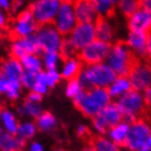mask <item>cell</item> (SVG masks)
<instances>
[{"label": "cell", "mask_w": 151, "mask_h": 151, "mask_svg": "<svg viewBox=\"0 0 151 151\" xmlns=\"http://www.w3.org/2000/svg\"><path fill=\"white\" fill-rule=\"evenodd\" d=\"M42 99H43V96L40 94H37V93H35V92H33V91H31L30 93L27 95V98H25V100H27V101H30V102H34V103H41Z\"/></svg>", "instance_id": "60d3db41"}, {"label": "cell", "mask_w": 151, "mask_h": 151, "mask_svg": "<svg viewBox=\"0 0 151 151\" xmlns=\"http://www.w3.org/2000/svg\"><path fill=\"white\" fill-rule=\"evenodd\" d=\"M140 7H142L148 12L151 13V0H142V1H140Z\"/></svg>", "instance_id": "bcb514c9"}, {"label": "cell", "mask_w": 151, "mask_h": 151, "mask_svg": "<svg viewBox=\"0 0 151 151\" xmlns=\"http://www.w3.org/2000/svg\"><path fill=\"white\" fill-rule=\"evenodd\" d=\"M94 27L96 40L104 42V43H109V44L113 42L115 31H114L112 23L110 22V19L98 17L96 21L94 22Z\"/></svg>", "instance_id": "d6986e66"}, {"label": "cell", "mask_w": 151, "mask_h": 151, "mask_svg": "<svg viewBox=\"0 0 151 151\" xmlns=\"http://www.w3.org/2000/svg\"><path fill=\"white\" fill-rule=\"evenodd\" d=\"M24 69L19 59L10 57L6 60H2L0 64V75L12 82H20Z\"/></svg>", "instance_id": "ac0fdd59"}, {"label": "cell", "mask_w": 151, "mask_h": 151, "mask_svg": "<svg viewBox=\"0 0 151 151\" xmlns=\"http://www.w3.org/2000/svg\"><path fill=\"white\" fill-rule=\"evenodd\" d=\"M8 27V20L4 12L0 9V29H7Z\"/></svg>", "instance_id": "b9f144b4"}, {"label": "cell", "mask_w": 151, "mask_h": 151, "mask_svg": "<svg viewBox=\"0 0 151 151\" xmlns=\"http://www.w3.org/2000/svg\"><path fill=\"white\" fill-rule=\"evenodd\" d=\"M54 151H67V150H65V149H61V148H58V149H55Z\"/></svg>", "instance_id": "681fc988"}, {"label": "cell", "mask_w": 151, "mask_h": 151, "mask_svg": "<svg viewBox=\"0 0 151 151\" xmlns=\"http://www.w3.org/2000/svg\"><path fill=\"white\" fill-rule=\"evenodd\" d=\"M73 105L86 117L93 118L105 106L112 102L109 91L104 88H92L90 90L82 91L73 100Z\"/></svg>", "instance_id": "6da1fadb"}, {"label": "cell", "mask_w": 151, "mask_h": 151, "mask_svg": "<svg viewBox=\"0 0 151 151\" xmlns=\"http://www.w3.org/2000/svg\"><path fill=\"white\" fill-rule=\"evenodd\" d=\"M1 111H2V106L0 105V114H1Z\"/></svg>", "instance_id": "f5cc1de1"}, {"label": "cell", "mask_w": 151, "mask_h": 151, "mask_svg": "<svg viewBox=\"0 0 151 151\" xmlns=\"http://www.w3.org/2000/svg\"><path fill=\"white\" fill-rule=\"evenodd\" d=\"M132 90V84L127 77H116L113 83L107 88L111 99H118Z\"/></svg>", "instance_id": "cb8c5ba5"}, {"label": "cell", "mask_w": 151, "mask_h": 151, "mask_svg": "<svg viewBox=\"0 0 151 151\" xmlns=\"http://www.w3.org/2000/svg\"><path fill=\"white\" fill-rule=\"evenodd\" d=\"M142 96H144L145 104H146L147 111L149 113V112H151V88H149L145 92H142Z\"/></svg>", "instance_id": "ab89813d"}, {"label": "cell", "mask_w": 151, "mask_h": 151, "mask_svg": "<svg viewBox=\"0 0 151 151\" xmlns=\"http://www.w3.org/2000/svg\"><path fill=\"white\" fill-rule=\"evenodd\" d=\"M148 63H149V66H150V68H151V59H149V60H148Z\"/></svg>", "instance_id": "816d5d0a"}, {"label": "cell", "mask_w": 151, "mask_h": 151, "mask_svg": "<svg viewBox=\"0 0 151 151\" xmlns=\"http://www.w3.org/2000/svg\"><path fill=\"white\" fill-rule=\"evenodd\" d=\"M127 78L132 84V90L138 92L145 91L151 88V68L148 60H138L130 69Z\"/></svg>", "instance_id": "7c38bea8"}, {"label": "cell", "mask_w": 151, "mask_h": 151, "mask_svg": "<svg viewBox=\"0 0 151 151\" xmlns=\"http://www.w3.org/2000/svg\"><path fill=\"white\" fill-rule=\"evenodd\" d=\"M58 53L60 55V58L63 61L78 56V50L75 48V46L72 45L71 42L69 41L68 37H64Z\"/></svg>", "instance_id": "d6a6232c"}, {"label": "cell", "mask_w": 151, "mask_h": 151, "mask_svg": "<svg viewBox=\"0 0 151 151\" xmlns=\"http://www.w3.org/2000/svg\"><path fill=\"white\" fill-rule=\"evenodd\" d=\"M129 130V123L125 121H122L119 124H117L116 126H114L113 128H111L107 132L109 135V139L112 140L114 144L117 145L118 147H124L125 140L127 137Z\"/></svg>", "instance_id": "603a6c76"}, {"label": "cell", "mask_w": 151, "mask_h": 151, "mask_svg": "<svg viewBox=\"0 0 151 151\" xmlns=\"http://www.w3.org/2000/svg\"><path fill=\"white\" fill-rule=\"evenodd\" d=\"M42 60H43V66L47 70H57L60 61H63L59 53H43Z\"/></svg>", "instance_id": "836d02e7"}, {"label": "cell", "mask_w": 151, "mask_h": 151, "mask_svg": "<svg viewBox=\"0 0 151 151\" xmlns=\"http://www.w3.org/2000/svg\"><path fill=\"white\" fill-rule=\"evenodd\" d=\"M60 72L58 70H46V86L49 88H54L60 81Z\"/></svg>", "instance_id": "8d00e7d4"}, {"label": "cell", "mask_w": 151, "mask_h": 151, "mask_svg": "<svg viewBox=\"0 0 151 151\" xmlns=\"http://www.w3.org/2000/svg\"><path fill=\"white\" fill-rule=\"evenodd\" d=\"M116 8L121 11L123 15H125L126 18H128L130 15L136 12L140 8V1H136V0H122L117 2Z\"/></svg>", "instance_id": "1f68e13d"}, {"label": "cell", "mask_w": 151, "mask_h": 151, "mask_svg": "<svg viewBox=\"0 0 151 151\" xmlns=\"http://www.w3.org/2000/svg\"><path fill=\"white\" fill-rule=\"evenodd\" d=\"M36 130H37V127H36L35 123L24 121L22 123H19V127H18L15 136L27 142V140L34 137V135L36 134Z\"/></svg>", "instance_id": "4dcf8cb0"}, {"label": "cell", "mask_w": 151, "mask_h": 151, "mask_svg": "<svg viewBox=\"0 0 151 151\" xmlns=\"http://www.w3.org/2000/svg\"><path fill=\"white\" fill-rule=\"evenodd\" d=\"M83 90L82 86H81V83H80L79 79L78 78H76V79H72V80H69L68 82H67V86H66V95L70 99H73L77 96V95H79Z\"/></svg>", "instance_id": "e575fe53"}, {"label": "cell", "mask_w": 151, "mask_h": 151, "mask_svg": "<svg viewBox=\"0 0 151 151\" xmlns=\"http://www.w3.org/2000/svg\"><path fill=\"white\" fill-rule=\"evenodd\" d=\"M35 37L37 40L38 46L43 53H58L64 37L56 30L53 24H46L38 27Z\"/></svg>", "instance_id": "9c48e42d"}, {"label": "cell", "mask_w": 151, "mask_h": 151, "mask_svg": "<svg viewBox=\"0 0 151 151\" xmlns=\"http://www.w3.org/2000/svg\"><path fill=\"white\" fill-rule=\"evenodd\" d=\"M59 0H36L29 4V9L34 17L38 27L53 24L60 7Z\"/></svg>", "instance_id": "ba28073f"}, {"label": "cell", "mask_w": 151, "mask_h": 151, "mask_svg": "<svg viewBox=\"0 0 151 151\" xmlns=\"http://www.w3.org/2000/svg\"><path fill=\"white\" fill-rule=\"evenodd\" d=\"M38 29V24L29 8H25L19 13H17L11 23V27L8 31L11 41L18 38H24L34 35Z\"/></svg>", "instance_id": "5b68a950"}, {"label": "cell", "mask_w": 151, "mask_h": 151, "mask_svg": "<svg viewBox=\"0 0 151 151\" xmlns=\"http://www.w3.org/2000/svg\"><path fill=\"white\" fill-rule=\"evenodd\" d=\"M127 27L129 32L148 34L151 32V13L140 7L136 12L127 18Z\"/></svg>", "instance_id": "9a60e30c"}, {"label": "cell", "mask_w": 151, "mask_h": 151, "mask_svg": "<svg viewBox=\"0 0 151 151\" xmlns=\"http://www.w3.org/2000/svg\"><path fill=\"white\" fill-rule=\"evenodd\" d=\"M20 63L25 71H32L36 73L43 71V60L40 55L35 54L25 55L20 59Z\"/></svg>", "instance_id": "83f0119b"}, {"label": "cell", "mask_w": 151, "mask_h": 151, "mask_svg": "<svg viewBox=\"0 0 151 151\" xmlns=\"http://www.w3.org/2000/svg\"><path fill=\"white\" fill-rule=\"evenodd\" d=\"M42 113H43V109H42L41 103L30 102L27 100H24L22 105L18 107V114L23 117L29 116L36 119Z\"/></svg>", "instance_id": "f546056e"}, {"label": "cell", "mask_w": 151, "mask_h": 151, "mask_svg": "<svg viewBox=\"0 0 151 151\" xmlns=\"http://www.w3.org/2000/svg\"><path fill=\"white\" fill-rule=\"evenodd\" d=\"M0 122H1V126L6 132L11 134V135L17 134L19 123L12 111L8 110V109H2L1 114H0Z\"/></svg>", "instance_id": "d4e9b609"}, {"label": "cell", "mask_w": 151, "mask_h": 151, "mask_svg": "<svg viewBox=\"0 0 151 151\" xmlns=\"http://www.w3.org/2000/svg\"><path fill=\"white\" fill-rule=\"evenodd\" d=\"M73 1H61L59 10L53 22V25L60 33L63 37H68L77 25Z\"/></svg>", "instance_id": "8fae6325"}, {"label": "cell", "mask_w": 151, "mask_h": 151, "mask_svg": "<svg viewBox=\"0 0 151 151\" xmlns=\"http://www.w3.org/2000/svg\"><path fill=\"white\" fill-rule=\"evenodd\" d=\"M32 91L43 96V95H45L46 93L48 92V87H47L46 84H43V83L36 82V83H35V86L33 87V89H32Z\"/></svg>", "instance_id": "f35d334b"}, {"label": "cell", "mask_w": 151, "mask_h": 151, "mask_svg": "<svg viewBox=\"0 0 151 151\" xmlns=\"http://www.w3.org/2000/svg\"><path fill=\"white\" fill-rule=\"evenodd\" d=\"M82 151H96V150H95L94 148L92 147V146H91L90 144H88L87 146H86V147H84L82 149Z\"/></svg>", "instance_id": "c3c4849f"}, {"label": "cell", "mask_w": 151, "mask_h": 151, "mask_svg": "<svg viewBox=\"0 0 151 151\" xmlns=\"http://www.w3.org/2000/svg\"><path fill=\"white\" fill-rule=\"evenodd\" d=\"M115 104L123 116V121L132 123L139 118L147 117L148 111L141 92L130 90L116 100Z\"/></svg>", "instance_id": "277c9868"}, {"label": "cell", "mask_w": 151, "mask_h": 151, "mask_svg": "<svg viewBox=\"0 0 151 151\" xmlns=\"http://www.w3.org/2000/svg\"><path fill=\"white\" fill-rule=\"evenodd\" d=\"M77 135L79 138H83V139H88L90 140L91 136V132L90 129L88 128L87 126H84V125H79L78 126V128H77Z\"/></svg>", "instance_id": "74e56055"}, {"label": "cell", "mask_w": 151, "mask_h": 151, "mask_svg": "<svg viewBox=\"0 0 151 151\" xmlns=\"http://www.w3.org/2000/svg\"><path fill=\"white\" fill-rule=\"evenodd\" d=\"M122 121L123 116L117 105L114 102H111L92 118V126L99 135L105 136L111 128L119 124Z\"/></svg>", "instance_id": "52a82bcc"}, {"label": "cell", "mask_w": 151, "mask_h": 151, "mask_svg": "<svg viewBox=\"0 0 151 151\" xmlns=\"http://www.w3.org/2000/svg\"><path fill=\"white\" fill-rule=\"evenodd\" d=\"M36 78H37V73L36 72H32V71H25L23 72L22 77H21V86L22 88L27 89V90H32L33 87L36 83Z\"/></svg>", "instance_id": "d590c367"}, {"label": "cell", "mask_w": 151, "mask_h": 151, "mask_svg": "<svg viewBox=\"0 0 151 151\" xmlns=\"http://www.w3.org/2000/svg\"><path fill=\"white\" fill-rule=\"evenodd\" d=\"M112 44L104 43L99 40H95L90 45L84 47L78 53V58L83 66H93L102 64L106 60L107 55L110 53Z\"/></svg>", "instance_id": "30bf717a"}, {"label": "cell", "mask_w": 151, "mask_h": 151, "mask_svg": "<svg viewBox=\"0 0 151 151\" xmlns=\"http://www.w3.org/2000/svg\"><path fill=\"white\" fill-rule=\"evenodd\" d=\"M92 4H93L96 14L99 17H103L107 19L113 17L117 6V2L113 0H93Z\"/></svg>", "instance_id": "484cf974"}, {"label": "cell", "mask_w": 151, "mask_h": 151, "mask_svg": "<svg viewBox=\"0 0 151 151\" xmlns=\"http://www.w3.org/2000/svg\"><path fill=\"white\" fill-rule=\"evenodd\" d=\"M83 68V65L79 60L78 57H73L70 59L63 61L61 65V70H60V77L63 79L66 80H72L78 78L80 72Z\"/></svg>", "instance_id": "44dd1931"}, {"label": "cell", "mask_w": 151, "mask_h": 151, "mask_svg": "<svg viewBox=\"0 0 151 151\" xmlns=\"http://www.w3.org/2000/svg\"><path fill=\"white\" fill-rule=\"evenodd\" d=\"M10 54H11V57L19 59V60L23 56L29 55V54H35V55L42 54L35 34L24 38H18V40L11 41Z\"/></svg>", "instance_id": "5bb4252c"}, {"label": "cell", "mask_w": 151, "mask_h": 151, "mask_svg": "<svg viewBox=\"0 0 151 151\" xmlns=\"http://www.w3.org/2000/svg\"><path fill=\"white\" fill-rule=\"evenodd\" d=\"M36 127L40 132H53L57 127V119L50 112H43L40 116L36 118Z\"/></svg>", "instance_id": "f1b7e54d"}, {"label": "cell", "mask_w": 151, "mask_h": 151, "mask_svg": "<svg viewBox=\"0 0 151 151\" xmlns=\"http://www.w3.org/2000/svg\"><path fill=\"white\" fill-rule=\"evenodd\" d=\"M27 151H44V148H43V145L41 142L34 141L30 145V148Z\"/></svg>", "instance_id": "7bdbcfd3"}, {"label": "cell", "mask_w": 151, "mask_h": 151, "mask_svg": "<svg viewBox=\"0 0 151 151\" xmlns=\"http://www.w3.org/2000/svg\"><path fill=\"white\" fill-rule=\"evenodd\" d=\"M138 60L140 59L132 54L125 41H117L111 46L106 64L116 73L117 77H127L130 69Z\"/></svg>", "instance_id": "3957f363"}, {"label": "cell", "mask_w": 151, "mask_h": 151, "mask_svg": "<svg viewBox=\"0 0 151 151\" xmlns=\"http://www.w3.org/2000/svg\"><path fill=\"white\" fill-rule=\"evenodd\" d=\"M89 144L96 151H121L119 147L114 144L112 140L101 135L92 136L89 140Z\"/></svg>", "instance_id": "4316f807"}, {"label": "cell", "mask_w": 151, "mask_h": 151, "mask_svg": "<svg viewBox=\"0 0 151 151\" xmlns=\"http://www.w3.org/2000/svg\"><path fill=\"white\" fill-rule=\"evenodd\" d=\"M151 59V32L147 34V60Z\"/></svg>", "instance_id": "f6af8a7d"}, {"label": "cell", "mask_w": 151, "mask_h": 151, "mask_svg": "<svg viewBox=\"0 0 151 151\" xmlns=\"http://www.w3.org/2000/svg\"><path fill=\"white\" fill-rule=\"evenodd\" d=\"M27 141L20 139L15 135L4 132L0 135V151H24Z\"/></svg>", "instance_id": "ffe728a7"}, {"label": "cell", "mask_w": 151, "mask_h": 151, "mask_svg": "<svg viewBox=\"0 0 151 151\" xmlns=\"http://www.w3.org/2000/svg\"><path fill=\"white\" fill-rule=\"evenodd\" d=\"M68 38L79 53L80 50H82L84 47L96 40L94 23H77Z\"/></svg>", "instance_id": "4fadbf2b"}, {"label": "cell", "mask_w": 151, "mask_h": 151, "mask_svg": "<svg viewBox=\"0 0 151 151\" xmlns=\"http://www.w3.org/2000/svg\"><path fill=\"white\" fill-rule=\"evenodd\" d=\"M73 9L78 23H94L99 17L92 1L89 0L73 1Z\"/></svg>", "instance_id": "e0dca14e"}, {"label": "cell", "mask_w": 151, "mask_h": 151, "mask_svg": "<svg viewBox=\"0 0 151 151\" xmlns=\"http://www.w3.org/2000/svg\"><path fill=\"white\" fill-rule=\"evenodd\" d=\"M140 151H151V135L149 136V138L147 139V141L145 142V145L142 146V148L140 149Z\"/></svg>", "instance_id": "7dc6e473"}, {"label": "cell", "mask_w": 151, "mask_h": 151, "mask_svg": "<svg viewBox=\"0 0 151 151\" xmlns=\"http://www.w3.org/2000/svg\"><path fill=\"white\" fill-rule=\"evenodd\" d=\"M116 73L111 69L110 66L106 63H102L93 66H83L78 79L83 90L86 91L92 88L107 89L116 79Z\"/></svg>", "instance_id": "7a4b0ae2"}, {"label": "cell", "mask_w": 151, "mask_h": 151, "mask_svg": "<svg viewBox=\"0 0 151 151\" xmlns=\"http://www.w3.org/2000/svg\"><path fill=\"white\" fill-rule=\"evenodd\" d=\"M12 2L8 1V0H0V9L4 10V11H10L11 10Z\"/></svg>", "instance_id": "ee69618b"}, {"label": "cell", "mask_w": 151, "mask_h": 151, "mask_svg": "<svg viewBox=\"0 0 151 151\" xmlns=\"http://www.w3.org/2000/svg\"><path fill=\"white\" fill-rule=\"evenodd\" d=\"M22 86L20 82H12L0 75V94H6L11 101H17L20 98Z\"/></svg>", "instance_id": "7402d4cb"}, {"label": "cell", "mask_w": 151, "mask_h": 151, "mask_svg": "<svg viewBox=\"0 0 151 151\" xmlns=\"http://www.w3.org/2000/svg\"><path fill=\"white\" fill-rule=\"evenodd\" d=\"M151 135L150 122L147 117L139 118L129 124V130L124 147L129 151H140Z\"/></svg>", "instance_id": "8992f818"}, {"label": "cell", "mask_w": 151, "mask_h": 151, "mask_svg": "<svg viewBox=\"0 0 151 151\" xmlns=\"http://www.w3.org/2000/svg\"><path fill=\"white\" fill-rule=\"evenodd\" d=\"M125 43L138 59L147 60V34L128 32Z\"/></svg>", "instance_id": "2e32d148"}, {"label": "cell", "mask_w": 151, "mask_h": 151, "mask_svg": "<svg viewBox=\"0 0 151 151\" xmlns=\"http://www.w3.org/2000/svg\"><path fill=\"white\" fill-rule=\"evenodd\" d=\"M2 132H4V128H2V126H1V125H0V135H1V134H2Z\"/></svg>", "instance_id": "f907efd6"}]
</instances>
